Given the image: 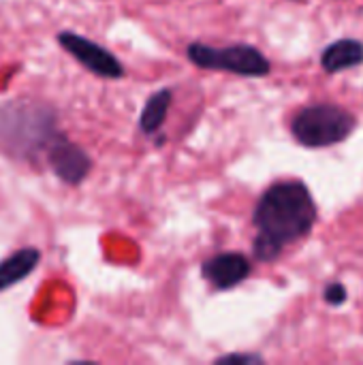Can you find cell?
<instances>
[{"label": "cell", "instance_id": "cell-1", "mask_svg": "<svg viewBox=\"0 0 363 365\" xmlns=\"http://www.w3.org/2000/svg\"><path fill=\"white\" fill-rule=\"evenodd\" d=\"M317 220L319 207L306 182H274L252 210V257L265 265L276 263L289 246L312 233Z\"/></svg>", "mask_w": 363, "mask_h": 365}, {"label": "cell", "instance_id": "cell-2", "mask_svg": "<svg viewBox=\"0 0 363 365\" xmlns=\"http://www.w3.org/2000/svg\"><path fill=\"white\" fill-rule=\"evenodd\" d=\"M58 133V113L43 101L15 98L0 105V150L15 160H45Z\"/></svg>", "mask_w": 363, "mask_h": 365}, {"label": "cell", "instance_id": "cell-3", "mask_svg": "<svg viewBox=\"0 0 363 365\" xmlns=\"http://www.w3.org/2000/svg\"><path fill=\"white\" fill-rule=\"evenodd\" d=\"M293 139L310 150H323L347 141L357 128V115L338 103H312L291 120Z\"/></svg>", "mask_w": 363, "mask_h": 365}, {"label": "cell", "instance_id": "cell-4", "mask_svg": "<svg viewBox=\"0 0 363 365\" xmlns=\"http://www.w3.org/2000/svg\"><path fill=\"white\" fill-rule=\"evenodd\" d=\"M186 58L201 71H218V73H233L237 77H267L272 73L270 58L255 45L235 43L227 47H214L205 43H190L186 47Z\"/></svg>", "mask_w": 363, "mask_h": 365}, {"label": "cell", "instance_id": "cell-5", "mask_svg": "<svg viewBox=\"0 0 363 365\" xmlns=\"http://www.w3.org/2000/svg\"><path fill=\"white\" fill-rule=\"evenodd\" d=\"M56 41L86 71H90L92 75H96L101 79H122L126 73L124 64L116 58V53H111L107 47L98 45L96 41L88 38L79 32L62 30L56 34Z\"/></svg>", "mask_w": 363, "mask_h": 365}, {"label": "cell", "instance_id": "cell-6", "mask_svg": "<svg viewBox=\"0 0 363 365\" xmlns=\"http://www.w3.org/2000/svg\"><path fill=\"white\" fill-rule=\"evenodd\" d=\"M43 163L66 186L83 184L94 167L92 156L79 143H75L64 130H60L58 137L51 141V145L45 152Z\"/></svg>", "mask_w": 363, "mask_h": 365}, {"label": "cell", "instance_id": "cell-7", "mask_svg": "<svg viewBox=\"0 0 363 365\" xmlns=\"http://www.w3.org/2000/svg\"><path fill=\"white\" fill-rule=\"evenodd\" d=\"M252 261L244 252H218L201 263V276L216 291H231L248 280Z\"/></svg>", "mask_w": 363, "mask_h": 365}, {"label": "cell", "instance_id": "cell-8", "mask_svg": "<svg viewBox=\"0 0 363 365\" xmlns=\"http://www.w3.org/2000/svg\"><path fill=\"white\" fill-rule=\"evenodd\" d=\"M321 68L327 75H338L342 71L355 68L363 64V41L355 36H342L336 38L334 43H329L323 51H321Z\"/></svg>", "mask_w": 363, "mask_h": 365}, {"label": "cell", "instance_id": "cell-9", "mask_svg": "<svg viewBox=\"0 0 363 365\" xmlns=\"http://www.w3.org/2000/svg\"><path fill=\"white\" fill-rule=\"evenodd\" d=\"M41 263V250L34 246H24L13 250L0 261V293L21 284L28 276L36 272Z\"/></svg>", "mask_w": 363, "mask_h": 365}, {"label": "cell", "instance_id": "cell-10", "mask_svg": "<svg viewBox=\"0 0 363 365\" xmlns=\"http://www.w3.org/2000/svg\"><path fill=\"white\" fill-rule=\"evenodd\" d=\"M171 103H173L171 88H160L150 94V98L145 101V105L139 113V122H137L139 130L145 137H156V133H160V128L165 126V120L169 115Z\"/></svg>", "mask_w": 363, "mask_h": 365}, {"label": "cell", "instance_id": "cell-11", "mask_svg": "<svg viewBox=\"0 0 363 365\" xmlns=\"http://www.w3.org/2000/svg\"><path fill=\"white\" fill-rule=\"evenodd\" d=\"M323 299L325 304L338 308V306H344L347 299H349V291L342 282H329L325 289H323Z\"/></svg>", "mask_w": 363, "mask_h": 365}, {"label": "cell", "instance_id": "cell-12", "mask_svg": "<svg viewBox=\"0 0 363 365\" xmlns=\"http://www.w3.org/2000/svg\"><path fill=\"white\" fill-rule=\"evenodd\" d=\"M214 364H242V365H263L265 359L257 353H229L216 357Z\"/></svg>", "mask_w": 363, "mask_h": 365}]
</instances>
